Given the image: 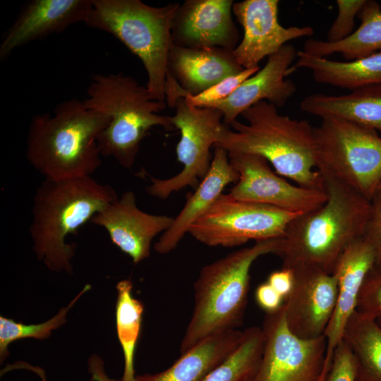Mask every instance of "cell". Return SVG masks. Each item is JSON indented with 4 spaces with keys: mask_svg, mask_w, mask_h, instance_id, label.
<instances>
[{
    "mask_svg": "<svg viewBox=\"0 0 381 381\" xmlns=\"http://www.w3.org/2000/svg\"><path fill=\"white\" fill-rule=\"evenodd\" d=\"M179 3L155 7L140 0H92L87 26L114 35L142 61L152 97L165 102L172 26Z\"/></svg>",
    "mask_w": 381,
    "mask_h": 381,
    "instance_id": "obj_7",
    "label": "cell"
},
{
    "mask_svg": "<svg viewBox=\"0 0 381 381\" xmlns=\"http://www.w3.org/2000/svg\"><path fill=\"white\" fill-rule=\"evenodd\" d=\"M229 160L239 174L229 194L235 199L265 204L296 214L321 207L327 200L325 190L294 185L274 171L262 156L228 153Z\"/></svg>",
    "mask_w": 381,
    "mask_h": 381,
    "instance_id": "obj_12",
    "label": "cell"
},
{
    "mask_svg": "<svg viewBox=\"0 0 381 381\" xmlns=\"http://www.w3.org/2000/svg\"><path fill=\"white\" fill-rule=\"evenodd\" d=\"M322 176L327 200L288 224L280 255L283 268H314L333 274L344 250L364 234L371 201L334 179Z\"/></svg>",
    "mask_w": 381,
    "mask_h": 381,
    "instance_id": "obj_1",
    "label": "cell"
},
{
    "mask_svg": "<svg viewBox=\"0 0 381 381\" xmlns=\"http://www.w3.org/2000/svg\"><path fill=\"white\" fill-rule=\"evenodd\" d=\"M299 214L222 193L188 233L207 246L231 248L250 240L283 237L289 222Z\"/></svg>",
    "mask_w": 381,
    "mask_h": 381,
    "instance_id": "obj_9",
    "label": "cell"
},
{
    "mask_svg": "<svg viewBox=\"0 0 381 381\" xmlns=\"http://www.w3.org/2000/svg\"><path fill=\"white\" fill-rule=\"evenodd\" d=\"M88 372L91 375V381H117L108 377L105 372L102 359L96 354H92L88 359Z\"/></svg>",
    "mask_w": 381,
    "mask_h": 381,
    "instance_id": "obj_37",
    "label": "cell"
},
{
    "mask_svg": "<svg viewBox=\"0 0 381 381\" xmlns=\"http://www.w3.org/2000/svg\"><path fill=\"white\" fill-rule=\"evenodd\" d=\"M377 322L381 326V318H379L378 319H377Z\"/></svg>",
    "mask_w": 381,
    "mask_h": 381,
    "instance_id": "obj_40",
    "label": "cell"
},
{
    "mask_svg": "<svg viewBox=\"0 0 381 381\" xmlns=\"http://www.w3.org/2000/svg\"><path fill=\"white\" fill-rule=\"evenodd\" d=\"M245 68L232 51L219 47L190 49L173 44L168 58L165 102L174 107L183 94L195 95Z\"/></svg>",
    "mask_w": 381,
    "mask_h": 381,
    "instance_id": "obj_15",
    "label": "cell"
},
{
    "mask_svg": "<svg viewBox=\"0 0 381 381\" xmlns=\"http://www.w3.org/2000/svg\"><path fill=\"white\" fill-rule=\"evenodd\" d=\"M243 332L231 329L198 342L167 369L155 374L138 375L135 381H202L238 346Z\"/></svg>",
    "mask_w": 381,
    "mask_h": 381,
    "instance_id": "obj_22",
    "label": "cell"
},
{
    "mask_svg": "<svg viewBox=\"0 0 381 381\" xmlns=\"http://www.w3.org/2000/svg\"><path fill=\"white\" fill-rule=\"evenodd\" d=\"M357 16L361 24L347 38L337 42L310 38L304 43L302 52L322 58L339 53L349 61L381 52V8L379 4L373 0H365Z\"/></svg>",
    "mask_w": 381,
    "mask_h": 381,
    "instance_id": "obj_25",
    "label": "cell"
},
{
    "mask_svg": "<svg viewBox=\"0 0 381 381\" xmlns=\"http://www.w3.org/2000/svg\"><path fill=\"white\" fill-rule=\"evenodd\" d=\"M118 197L114 188L92 176L44 179L34 195L29 229L37 258L52 271L71 273L75 245L66 238Z\"/></svg>",
    "mask_w": 381,
    "mask_h": 381,
    "instance_id": "obj_3",
    "label": "cell"
},
{
    "mask_svg": "<svg viewBox=\"0 0 381 381\" xmlns=\"http://www.w3.org/2000/svg\"><path fill=\"white\" fill-rule=\"evenodd\" d=\"M241 115L248 123L237 120L226 126L214 147L228 153L255 154L265 158L275 171L296 184L325 190L315 160L314 127L306 119L279 114L277 107L260 101Z\"/></svg>",
    "mask_w": 381,
    "mask_h": 381,
    "instance_id": "obj_2",
    "label": "cell"
},
{
    "mask_svg": "<svg viewBox=\"0 0 381 381\" xmlns=\"http://www.w3.org/2000/svg\"><path fill=\"white\" fill-rule=\"evenodd\" d=\"M365 1V0L336 1L338 13L327 32V42H340L354 32L355 18Z\"/></svg>",
    "mask_w": 381,
    "mask_h": 381,
    "instance_id": "obj_31",
    "label": "cell"
},
{
    "mask_svg": "<svg viewBox=\"0 0 381 381\" xmlns=\"http://www.w3.org/2000/svg\"><path fill=\"white\" fill-rule=\"evenodd\" d=\"M116 289V333L124 358L121 381H135L134 358L144 307L141 301L133 297L131 281L123 280L119 282Z\"/></svg>",
    "mask_w": 381,
    "mask_h": 381,
    "instance_id": "obj_27",
    "label": "cell"
},
{
    "mask_svg": "<svg viewBox=\"0 0 381 381\" xmlns=\"http://www.w3.org/2000/svg\"><path fill=\"white\" fill-rule=\"evenodd\" d=\"M297 56L294 46L286 44L268 56L265 66L246 79L229 96L209 103L205 107L219 110L223 123L229 126L249 107L267 101L277 107L284 106L294 95L296 87L286 73Z\"/></svg>",
    "mask_w": 381,
    "mask_h": 381,
    "instance_id": "obj_18",
    "label": "cell"
},
{
    "mask_svg": "<svg viewBox=\"0 0 381 381\" xmlns=\"http://www.w3.org/2000/svg\"><path fill=\"white\" fill-rule=\"evenodd\" d=\"M380 8H381V6H380Z\"/></svg>",
    "mask_w": 381,
    "mask_h": 381,
    "instance_id": "obj_41",
    "label": "cell"
},
{
    "mask_svg": "<svg viewBox=\"0 0 381 381\" xmlns=\"http://www.w3.org/2000/svg\"><path fill=\"white\" fill-rule=\"evenodd\" d=\"M374 262V250L362 236L347 246L336 265L333 274L337 281V298L324 334L327 341L325 361L326 377L334 350L341 342L346 326L356 310L361 288L366 276L373 268Z\"/></svg>",
    "mask_w": 381,
    "mask_h": 381,
    "instance_id": "obj_20",
    "label": "cell"
},
{
    "mask_svg": "<svg viewBox=\"0 0 381 381\" xmlns=\"http://www.w3.org/2000/svg\"><path fill=\"white\" fill-rule=\"evenodd\" d=\"M239 174L229 160L228 152L214 147L210 168L193 193L186 195V202L171 226L162 233L154 245L160 254L169 253L188 233L189 227L197 221L222 194L224 188L236 183Z\"/></svg>",
    "mask_w": 381,
    "mask_h": 381,
    "instance_id": "obj_21",
    "label": "cell"
},
{
    "mask_svg": "<svg viewBox=\"0 0 381 381\" xmlns=\"http://www.w3.org/2000/svg\"><path fill=\"white\" fill-rule=\"evenodd\" d=\"M264 348L253 381H325V335L298 338L289 330L283 306L266 313L262 327Z\"/></svg>",
    "mask_w": 381,
    "mask_h": 381,
    "instance_id": "obj_11",
    "label": "cell"
},
{
    "mask_svg": "<svg viewBox=\"0 0 381 381\" xmlns=\"http://www.w3.org/2000/svg\"><path fill=\"white\" fill-rule=\"evenodd\" d=\"M264 348L262 328L251 327L243 331L236 349L212 370L202 381H244L255 375Z\"/></svg>",
    "mask_w": 381,
    "mask_h": 381,
    "instance_id": "obj_28",
    "label": "cell"
},
{
    "mask_svg": "<svg viewBox=\"0 0 381 381\" xmlns=\"http://www.w3.org/2000/svg\"><path fill=\"white\" fill-rule=\"evenodd\" d=\"M363 236L374 250L373 270L381 272V195H376L371 200L370 213Z\"/></svg>",
    "mask_w": 381,
    "mask_h": 381,
    "instance_id": "obj_34",
    "label": "cell"
},
{
    "mask_svg": "<svg viewBox=\"0 0 381 381\" xmlns=\"http://www.w3.org/2000/svg\"><path fill=\"white\" fill-rule=\"evenodd\" d=\"M376 195H381V183H380V185H379V186L377 188Z\"/></svg>",
    "mask_w": 381,
    "mask_h": 381,
    "instance_id": "obj_38",
    "label": "cell"
},
{
    "mask_svg": "<svg viewBox=\"0 0 381 381\" xmlns=\"http://www.w3.org/2000/svg\"><path fill=\"white\" fill-rule=\"evenodd\" d=\"M283 237L255 241L202 268L195 281L194 308L181 342V353L204 339L237 329L248 301L250 270L260 256L280 255Z\"/></svg>",
    "mask_w": 381,
    "mask_h": 381,
    "instance_id": "obj_5",
    "label": "cell"
},
{
    "mask_svg": "<svg viewBox=\"0 0 381 381\" xmlns=\"http://www.w3.org/2000/svg\"><path fill=\"white\" fill-rule=\"evenodd\" d=\"M91 6L92 0L30 1L4 35L0 59H6L15 49L32 41L85 23Z\"/></svg>",
    "mask_w": 381,
    "mask_h": 381,
    "instance_id": "obj_19",
    "label": "cell"
},
{
    "mask_svg": "<svg viewBox=\"0 0 381 381\" xmlns=\"http://www.w3.org/2000/svg\"><path fill=\"white\" fill-rule=\"evenodd\" d=\"M314 138L315 166L320 174L371 201L381 183V137L377 131L326 117L314 127Z\"/></svg>",
    "mask_w": 381,
    "mask_h": 381,
    "instance_id": "obj_8",
    "label": "cell"
},
{
    "mask_svg": "<svg viewBox=\"0 0 381 381\" xmlns=\"http://www.w3.org/2000/svg\"><path fill=\"white\" fill-rule=\"evenodd\" d=\"M255 296L257 303L266 313L278 310L284 302V298L267 282L257 287Z\"/></svg>",
    "mask_w": 381,
    "mask_h": 381,
    "instance_id": "obj_35",
    "label": "cell"
},
{
    "mask_svg": "<svg viewBox=\"0 0 381 381\" xmlns=\"http://www.w3.org/2000/svg\"><path fill=\"white\" fill-rule=\"evenodd\" d=\"M253 376H254V375H253ZM253 376L248 377V379H246V380H244V381H253Z\"/></svg>",
    "mask_w": 381,
    "mask_h": 381,
    "instance_id": "obj_39",
    "label": "cell"
},
{
    "mask_svg": "<svg viewBox=\"0 0 381 381\" xmlns=\"http://www.w3.org/2000/svg\"><path fill=\"white\" fill-rule=\"evenodd\" d=\"M110 118L88 109L83 101L69 99L54 114L32 116L27 136L26 157L48 179L92 176L101 165L99 133Z\"/></svg>",
    "mask_w": 381,
    "mask_h": 381,
    "instance_id": "obj_4",
    "label": "cell"
},
{
    "mask_svg": "<svg viewBox=\"0 0 381 381\" xmlns=\"http://www.w3.org/2000/svg\"><path fill=\"white\" fill-rule=\"evenodd\" d=\"M325 381H358L356 359L343 340L334 350Z\"/></svg>",
    "mask_w": 381,
    "mask_h": 381,
    "instance_id": "obj_33",
    "label": "cell"
},
{
    "mask_svg": "<svg viewBox=\"0 0 381 381\" xmlns=\"http://www.w3.org/2000/svg\"><path fill=\"white\" fill-rule=\"evenodd\" d=\"M175 114L171 116L174 128L181 132L176 148L177 160L182 170L173 177L159 179L151 177L147 192L165 199L172 193L190 186L196 188L207 175L211 165L210 148L217 142L226 126L222 122V113L212 107H193L183 98L176 100Z\"/></svg>",
    "mask_w": 381,
    "mask_h": 381,
    "instance_id": "obj_10",
    "label": "cell"
},
{
    "mask_svg": "<svg viewBox=\"0 0 381 381\" xmlns=\"http://www.w3.org/2000/svg\"><path fill=\"white\" fill-rule=\"evenodd\" d=\"M259 70V66L245 68L240 73L223 80L200 94L195 95L183 94L181 98H183L190 107H205L210 102L221 100L229 96L241 83Z\"/></svg>",
    "mask_w": 381,
    "mask_h": 381,
    "instance_id": "obj_30",
    "label": "cell"
},
{
    "mask_svg": "<svg viewBox=\"0 0 381 381\" xmlns=\"http://www.w3.org/2000/svg\"><path fill=\"white\" fill-rule=\"evenodd\" d=\"M232 0H187L172 26L173 44L190 49L219 47L233 51L239 38Z\"/></svg>",
    "mask_w": 381,
    "mask_h": 381,
    "instance_id": "obj_17",
    "label": "cell"
},
{
    "mask_svg": "<svg viewBox=\"0 0 381 381\" xmlns=\"http://www.w3.org/2000/svg\"><path fill=\"white\" fill-rule=\"evenodd\" d=\"M174 219L142 211L136 205L134 192L128 190L96 214L90 222L104 228L111 242L137 264L150 256L153 238L167 231Z\"/></svg>",
    "mask_w": 381,
    "mask_h": 381,
    "instance_id": "obj_16",
    "label": "cell"
},
{
    "mask_svg": "<svg viewBox=\"0 0 381 381\" xmlns=\"http://www.w3.org/2000/svg\"><path fill=\"white\" fill-rule=\"evenodd\" d=\"M278 0H245L234 3L232 11L243 28L241 42L232 51L243 68L258 67L265 56L278 52L286 42L310 37V26L284 28L278 20Z\"/></svg>",
    "mask_w": 381,
    "mask_h": 381,
    "instance_id": "obj_13",
    "label": "cell"
},
{
    "mask_svg": "<svg viewBox=\"0 0 381 381\" xmlns=\"http://www.w3.org/2000/svg\"><path fill=\"white\" fill-rule=\"evenodd\" d=\"M90 289L86 285L83 289L66 307L61 308L56 315L49 320L40 324L26 325L17 322L12 319L0 317V361L4 362L8 356V346L13 341L25 338L45 339L52 330L58 329L66 322V318L69 310L78 298Z\"/></svg>",
    "mask_w": 381,
    "mask_h": 381,
    "instance_id": "obj_29",
    "label": "cell"
},
{
    "mask_svg": "<svg viewBox=\"0 0 381 381\" xmlns=\"http://www.w3.org/2000/svg\"><path fill=\"white\" fill-rule=\"evenodd\" d=\"M293 289L285 298V318L289 330L298 338L324 335L332 316L338 293L336 277L314 268L292 270Z\"/></svg>",
    "mask_w": 381,
    "mask_h": 381,
    "instance_id": "obj_14",
    "label": "cell"
},
{
    "mask_svg": "<svg viewBox=\"0 0 381 381\" xmlns=\"http://www.w3.org/2000/svg\"><path fill=\"white\" fill-rule=\"evenodd\" d=\"M91 78L83 102L88 109L110 118L97 138L100 155L112 157L122 167L130 169L151 128H175L171 116L158 114L167 103L155 100L146 86L121 72L94 74Z\"/></svg>",
    "mask_w": 381,
    "mask_h": 381,
    "instance_id": "obj_6",
    "label": "cell"
},
{
    "mask_svg": "<svg viewBox=\"0 0 381 381\" xmlns=\"http://www.w3.org/2000/svg\"><path fill=\"white\" fill-rule=\"evenodd\" d=\"M342 340L356 359L358 381H381V326L377 320L356 310Z\"/></svg>",
    "mask_w": 381,
    "mask_h": 381,
    "instance_id": "obj_26",
    "label": "cell"
},
{
    "mask_svg": "<svg viewBox=\"0 0 381 381\" xmlns=\"http://www.w3.org/2000/svg\"><path fill=\"white\" fill-rule=\"evenodd\" d=\"M298 59L287 70L286 76L298 68L311 71L316 83L353 90L381 84V52L350 61H337L297 53Z\"/></svg>",
    "mask_w": 381,
    "mask_h": 381,
    "instance_id": "obj_24",
    "label": "cell"
},
{
    "mask_svg": "<svg viewBox=\"0 0 381 381\" xmlns=\"http://www.w3.org/2000/svg\"><path fill=\"white\" fill-rule=\"evenodd\" d=\"M344 95L314 93L300 104L303 112L319 116L336 117L381 131V84L359 87Z\"/></svg>",
    "mask_w": 381,
    "mask_h": 381,
    "instance_id": "obj_23",
    "label": "cell"
},
{
    "mask_svg": "<svg viewBox=\"0 0 381 381\" xmlns=\"http://www.w3.org/2000/svg\"><path fill=\"white\" fill-rule=\"evenodd\" d=\"M267 282L284 298L291 293L294 282V274L292 270L282 267L281 270L272 272Z\"/></svg>",
    "mask_w": 381,
    "mask_h": 381,
    "instance_id": "obj_36",
    "label": "cell"
},
{
    "mask_svg": "<svg viewBox=\"0 0 381 381\" xmlns=\"http://www.w3.org/2000/svg\"><path fill=\"white\" fill-rule=\"evenodd\" d=\"M356 311L375 320L381 318V272L373 269L361 288Z\"/></svg>",
    "mask_w": 381,
    "mask_h": 381,
    "instance_id": "obj_32",
    "label": "cell"
}]
</instances>
